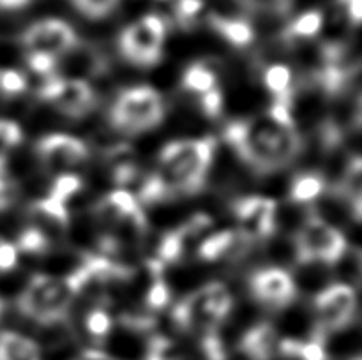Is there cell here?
Returning a JSON list of instances; mask_svg holds the SVG:
<instances>
[{"instance_id":"cell-28","label":"cell","mask_w":362,"mask_h":360,"mask_svg":"<svg viewBox=\"0 0 362 360\" xmlns=\"http://www.w3.org/2000/svg\"><path fill=\"white\" fill-rule=\"evenodd\" d=\"M71 2L83 16L90 20H101L115 9L119 0H71Z\"/></svg>"},{"instance_id":"cell-5","label":"cell","mask_w":362,"mask_h":360,"mask_svg":"<svg viewBox=\"0 0 362 360\" xmlns=\"http://www.w3.org/2000/svg\"><path fill=\"white\" fill-rule=\"evenodd\" d=\"M166 25L159 14H145L120 34L119 48L134 66L151 67L161 60Z\"/></svg>"},{"instance_id":"cell-2","label":"cell","mask_w":362,"mask_h":360,"mask_svg":"<svg viewBox=\"0 0 362 360\" xmlns=\"http://www.w3.org/2000/svg\"><path fill=\"white\" fill-rule=\"evenodd\" d=\"M214 152V138L173 141L163 148L158 175L172 198L177 194H197L204 189Z\"/></svg>"},{"instance_id":"cell-27","label":"cell","mask_w":362,"mask_h":360,"mask_svg":"<svg viewBox=\"0 0 362 360\" xmlns=\"http://www.w3.org/2000/svg\"><path fill=\"white\" fill-rule=\"evenodd\" d=\"M80 189H81L80 176L73 175V173H62V175H57L55 182H53V186L49 187L48 194L49 196L57 198V200L64 201V203H67L74 194L80 193Z\"/></svg>"},{"instance_id":"cell-13","label":"cell","mask_w":362,"mask_h":360,"mask_svg":"<svg viewBox=\"0 0 362 360\" xmlns=\"http://www.w3.org/2000/svg\"><path fill=\"white\" fill-rule=\"evenodd\" d=\"M278 332L271 323H258L243 335L239 352L247 360H272L278 355Z\"/></svg>"},{"instance_id":"cell-24","label":"cell","mask_w":362,"mask_h":360,"mask_svg":"<svg viewBox=\"0 0 362 360\" xmlns=\"http://www.w3.org/2000/svg\"><path fill=\"white\" fill-rule=\"evenodd\" d=\"M28 83L23 73L14 69H0V99L20 97Z\"/></svg>"},{"instance_id":"cell-15","label":"cell","mask_w":362,"mask_h":360,"mask_svg":"<svg viewBox=\"0 0 362 360\" xmlns=\"http://www.w3.org/2000/svg\"><path fill=\"white\" fill-rule=\"evenodd\" d=\"M324 28V14L322 11H308V13L299 14L288 27L285 28L281 35V41L288 46H296L299 42H306L315 39Z\"/></svg>"},{"instance_id":"cell-34","label":"cell","mask_w":362,"mask_h":360,"mask_svg":"<svg viewBox=\"0 0 362 360\" xmlns=\"http://www.w3.org/2000/svg\"><path fill=\"white\" fill-rule=\"evenodd\" d=\"M18 249L14 244L0 239V272H11L16 268Z\"/></svg>"},{"instance_id":"cell-17","label":"cell","mask_w":362,"mask_h":360,"mask_svg":"<svg viewBox=\"0 0 362 360\" xmlns=\"http://www.w3.org/2000/svg\"><path fill=\"white\" fill-rule=\"evenodd\" d=\"M0 360H39V348L16 332H0Z\"/></svg>"},{"instance_id":"cell-20","label":"cell","mask_w":362,"mask_h":360,"mask_svg":"<svg viewBox=\"0 0 362 360\" xmlns=\"http://www.w3.org/2000/svg\"><path fill=\"white\" fill-rule=\"evenodd\" d=\"M235 239L237 233L232 232V229L214 233V235L202 240L200 246H198V256L205 261H216L219 258H226Z\"/></svg>"},{"instance_id":"cell-4","label":"cell","mask_w":362,"mask_h":360,"mask_svg":"<svg viewBox=\"0 0 362 360\" xmlns=\"http://www.w3.org/2000/svg\"><path fill=\"white\" fill-rule=\"evenodd\" d=\"M165 119V104L154 88L133 87L115 99L110 112V124L127 134L144 133Z\"/></svg>"},{"instance_id":"cell-9","label":"cell","mask_w":362,"mask_h":360,"mask_svg":"<svg viewBox=\"0 0 362 360\" xmlns=\"http://www.w3.org/2000/svg\"><path fill=\"white\" fill-rule=\"evenodd\" d=\"M39 162L52 175H62L67 168L80 164L88 157L87 145L66 134H49L35 145Z\"/></svg>"},{"instance_id":"cell-8","label":"cell","mask_w":362,"mask_h":360,"mask_svg":"<svg viewBox=\"0 0 362 360\" xmlns=\"http://www.w3.org/2000/svg\"><path fill=\"white\" fill-rule=\"evenodd\" d=\"M78 42L76 32L69 23L57 18L35 21L21 35V46L27 53H45L55 59L69 52Z\"/></svg>"},{"instance_id":"cell-10","label":"cell","mask_w":362,"mask_h":360,"mask_svg":"<svg viewBox=\"0 0 362 360\" xmlns=\"http://www.w3.org/2000/svg\"><path fill=\"white\" fill-rule=\"evenodd\" d=\"M235 214L240 224V235L250 242L264 240L274 233L278 219V203L271 198L247 196L235 203Z\"/></svg>"},{"instance_id":"cell-22","label":"cell","mask_w":362,"mask_h":360,"mask_svg":"<svg viewBox=\"0 0 362 360\" xmlns=\"http://www.w3.org/2000/svg\"><path fill=\"white\" fill-rule=\"evenodd\" d=\"M14 247L18 249V253L21 251L25 254H45L49 249V239L37 226H30L20 233L18 244Z\"/></svg>"},{"instance_id":"cell-32","label":"cell","mask_w":362,"mask_h":360,"mask_svg":"<svg viewBox=\"0 0 362 360\" xmlns=\"http://www.w3.org/2000/svg\"><path fill=\"white\" fill-rule=\"evenodd\" d=\"M336 9L346 23L354 25V27L361 23L362 0H336Z\"/></svg>"},{"instance_id":"cell-21","label":"cell","mask_w":362,"mask_h":360,"mask_svg":"<svg viewBox=\"0 0 362 360\" xmlns=\"http://www.w3.org/2000/svg\"><path fill=\"white\" fill-rule=\"evenodd\" d=\"M184 253H186V246H184L180 233L175 229V232H170L161 236L158 249H156V260H159L166 267V265L177 263Z\"/></svg>"},{"instance_id":"cell-1","label":"cell","mask_w":362,"mask_h":360,"mask_svg":"<svg viewBox=\"0 0 362 360\" xmlns=\"http://www.w3.org/2000/svg\"><path fill=\"white\" fill-rule=\"evenodd\" d=\"M223 138L258 175L285 168L303 150V138L297 127L279 126L267 115L228 124Z\"/></svg>"},{"instance_id":"cell-39","label":"cell","mask_w":362,"mask_h":360,"mask_svg":"<svg viewBox=\"0 0 362 360\" xmlns=\"http://www.w3.org/2000/svg\"><path fill=\"white\" fill-rule=\"evenodd\" d=\"M354 360H361V356H356V359H354Z\"/></svg>"},{"instance_id":"cell-26","label":"cell","mask_w":362,"mask_h":360,"mask_svg":"<svg viewBox=\"0 0 362 360\" xmlns=\"http://www.w3.org/2000/svg\"><path fill=\"white\" fill-rule=\"evenodd\" d=\"M204 11V0H175L173 18L182 28H191Z\"/></svg>"},{"instance_id":"cell-31","label":"cell","mask_w":362,"mask_h":360,"mask_svg":"<svg viewBox=\"0 0 362 360\" xmlns=\"http://www.w3.org/2000/svg\"><path fill=\"white\" fill-rule=\"evenodd\" d=\"M21 140H23V133L16 122L0 120V154L6 155V152L20 145Z\"/></svg>"},{"instance_id":"cell-12","label":"cell","mask_w":362,"mask_h":360,"mask_svg":"<svg viewBox=\"0 0 362 360\" xmlns=\"http://www.w3.org/2000/svg\"><path fill=\"white\" fill-rule=\"evenodd\" d=\"M62 69L60 78L66 80H81L98 78L108 71V59L92 44L78 41L73 48L57 59V73Z\"/></svg>"},{"instance_id":"cell-14","label":"cell","mask_w":362,"mask_h":360,"mask_svg":"<svg viewBox=\"0 0 362 360\" xmlns=\"http://www.w3.org/2000/svg\"><path fill=\"white\" fill-rule=\"evenodd\" d=\"M209 25L219 34V37L225 39L235 48H246L253 42L255 30L251 23L239 18H225L219 14H209Z\"/></svg>"},{"instance_id":"cell-3","label":"cell","mask_w":362,"mask_h":360,"mask_svg":"<svg viewBox=\"0 0 362 360\" xmlns=\"http://www.w3.org/2000/svg\"><path fill=\"white\" fill-rule=\"evenodd\" d=\"M346 253V240L343 233L327 221L310 212L293 240L296 263L308 267L322 263L334 267Z\"/></svg>"},{"instance_id":"cell-36","label":"cell","mask_w":362,"mask_h":360,"mask_svg":"<svg viewBox=\"0 0 362 360\" xmlns=\"http://www.w3.org/2000/svg\"><path fill=\"white\" fill-rule=\"evenodd\" d=\"M78 360H115V359L106 355V353L99 352V349H87V352L81 353V356Z\"/></svg>"},{"instance_id":"cell-18","label":"cell","mask_w":362,"mask_h":360,"mask_svg":"<svg viewBox=\"0 0 362 360\" xmlns=\"http://www.w3.org/2000/svg\"><path fill=\"white\" fill-rule=\"evenodd\" d=\"M216 83H218L216 73L204 62L193 64L182 74V87L191 94H197L198 97L218 88Z\"/></svg>"},{"instance_id":"cell-29","label":"cell","mask_w":362,"mask_h":360,"mask_svg":"<svg viewBox=\"0 0 362 360\" xmlns=\"http://www.w3.org/2000/svg\"><path fill=\"white\" fill-rule=\"evenodd\" d=\"M27 66L39 78H52L57 74V59L45 53H27Z\"/></svg>"},{"instance_id":"cell-6","label":"cell","mask_w":362,"mask_h":360,"mask_svg":"<svg viewBox=\"0 0 362 360\" xmlns=\"http://www.w3.org/2000/svg\"><path fill=\"white\" fill-rule=\"evenodd\" d=\"M315 328L311 339L325 342V335L339 332L352 323L357 309L356 289L349 284L327 286L313 300Z\"/></svg>"},{"instance_id":"cell-38","label":"cell","mask_w":362,"mask_h":360,"mask_svg":"<svg viewBox=\"0 0 362 360\" xmlns=\"http://www.w3.org/2000/svg\"><path fill=\"white\" fill-rule=\"evenodd\" d=\"M2 313H4V302L2 299H0V316H2Z\"/></svg>"},{"instance_id":"cell-25","label":"cell","mask_w":362,"mask_h":360,"mask_svg":"<svg viewBox=\"0 0 362 360\" xmlns=\"http://www.w3.org/2000/svg\"><path fill=\"white\" fill-rule=\"evenodd\" d=\"M240 6L250 13L286 16L292 11L293 0H239Z\"/></svg>"},{"instance_id":"cell-33","label":"cell","mask_w":362,"mask_h":360,"mask_svg":"<svg viewBox=\"0 0 362 360\" xmlns=\"http://www.w3.org/2000/svg\"><path fill=\"white\" fill-rule=\"evenodd\" d=\"M202 106V112L205 113L211 119H218L223 112V94L219 88H214V90L207 92V94L200 95L198 97Z\"/></svg>"},{"instance_id":"cell-35","label":"cell","mask_w":362,"mask_h":360,"mask_svg":"<svg viewBox=\"0 0 362 360\" xmlns=\"http://www.w3.org/2000/svg\"><path fill=\"white\" fill-rule=\"evenodd\" d=\"M30 2L32 0H0V11H20Z\"/></svg>"},{"instance_id":"cell-11","label":"cell","mask_w":362,"mask_h":360,"mask_svg":"<svg viewBox=\"0 0 362 360\" xmlns=\"http://www.w3.org/2000/svg\"><path fill=\"white\" fill-rule=\"evenodd\" d=\"M251 292L255 299L265 306L272 309H285L296 299L297 286L290 272L285 268L271 267L258 270L251 277Z\"/></svg>"},{"instance_id":"cell-30","label":"cell","mask_w":362,"mask_h":360,"mask_svg":"<svg viewBox=\"0 0 362 360\" xmlns=\"http://www.w3.org/2000/svg\"><path fill=\"white\" fill-rule=\"evenodd\" d=\"M170 288L165 282V279H158L148 286L147 295H145V304H147L148 311H161L168 306L170 302Z\"/></svg>"},{"instance_id":"cell-7","label":"cell","mask_w":362,"mask_h":360,"mask_svg":"<svg viewBox=\"0 0 362 360\" xmlns=\"http://www.w3.org/2000/svg\"><path fill=\"white\" fill-rule=\"evenodd\" d=\"M35 95L41 101L52 102L60 113L71 119H81L92 112L98 102L95 92L87 81L66 80L59 74L52 78H41V83L35 87Z\"/></svg>"},{"instance_id":"cell-19","label":"cell","mask_w":362,"mask_h":360,"mask_svg":"<svg viewBox=\"0 0 362 360\" xmlns=\"http://www.w3.org/2000/svg\"><path fill=\"white\" fill-rule=\"evenodd\" d=\"M325 186H327V182L322 175H318V173H304V175H299L293 180L290 198L300 205L311 203V201L318 200L324 194Z\"/></svg>"},{"instance_id":"cell-16","label":"cell","mask_w":362,"mask_h":360,"mask_svg":"<svg viewBox=\"0 0 362 360\" xmlns=\"http://www.w3.org/2000/svg\"><path fill=\"white\" fill-rule=\"evenodd\" d=\"M265 88L271 92L272 99L279 102H293V85L292 71L285 64H271L264 71Z\"/></svg>"},{"instance_id":"cell-37","label":"cell","mask_w":362,"mask_h":360,"mask_svg":"<svg viewBox=\"0 0 362 360\" xmlns=\"http://www.w3.org/2000/svg\"><path fill=\"white\" fill-rule=\"evenodd\" d=\"M145 360H165V359H161V356L152 355V353H147V359H145Z\"/></svg>"},{"instance_id":"cell-23","label":"cell","mask_w":362,"mask_h":360,"mask_svg":"<svg viewBox=\"0 0 362 360\" xmlns=\"http://www.w3.org/2000/svg\"><path fill=\"white\" fill-rule=\"evenodd\" d=\"M112 316H110V313L105 307H94L85 316V328H87L88 335L92 339H95V341H103V339L108 337L110 332H112Z\"/></svg>"}]
</instances>
